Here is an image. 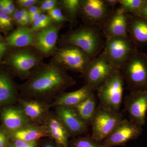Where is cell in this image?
I'll use <instances>...</instances> for the list:
<instances>
[{
    "instance_id": "6da1fadb",
    "label": "cell",
    "mask_w": 147,
    "mask_h": 147,
    "mask_svg": "<svg viewBox=\"0 0 147 147\" xmlns=\"http://www.w3.org/2000/svg\"><path fill=\"white\" fill-rule=\"evenodd\" d=\"M76 84L67 70L51 62H42L33 69L27 81L20 86V90L24 98L45 101L55 98Z\"/></svg>"
},
{
    "instance_id": "7a4b0ae2",
    "label": "cell",
    "mask_w": 147,
    "mask_h": 147,
    "mask_svg": "<svg viewBox=\"0 0 147 147\" xmlns=\"http://www.w3.org/2000/svg\"><path fill=\"white\" fill-rule=\"evenodd\" d=\"M102 32L96 27L84 24L62 35L59 46L72 45L83 50L92 60L102 52L105 40Z\"/></svg>"
},
{
    "instance_id": "3957f363",
    "label": "cell",
    "mask_w": 147,
    "mask_h": 147,
    "mask_svg": "<svg viewBox=\"0 0 147 147\" xmlns=\"http://www.w3.org/2000/svg\"><path fill=\"white\" fill-rule=\"evenodd\" d=\"M119 69L129 90H147V54L146 53L135 48Z\"/></svg>"
},
{
    "instance_id": "277c9868",
    "label": "cell",
    "mask_w": 147,
    "mask_h": 147,
    "mask_svg": "<svg viewBox=\"0 0 147 147\" xmlns=\"http://www.w3.org/2000/svg\"><path fill=\"white\" fill-rule=\"evenodd\" d=\"M124 83L120 69H115L96 90L99 100L98 107L111 112L119 113Z\"/></svg>"
},
{
    "instance_id": "5b68a950",
    "label": "cell",
    "mask_w": 147,
    "mask_h": 147,
    "mask_svg": "<svg viewBox=\"0 0 147 147\" xmlns=\"http://www.w3.org/2000/svg\"><path fill=\"white\" fill-rule=\"evenodd\" d=\"M50 62L67 70L84 73L92 59L86 53L76 46L62 45L52 56Z\"/></svg>"
},
{
    "instance_id": "8992f818",
    "label": "cell",
    "mask_w": 147,
    "mask_h": 147,
    "mask_svg": "<svg viewBox=\"0 0 147 147\" xmlns=\"http://www.w3.org/2000/svg\"><path fill=\"white\" fill-rule=\"evenodd\" d=\"M43 56L32 46L16 48L9 54L7 63L22 79H27L33 69L43 62Z\"/></svg>"
},
{
    "instance_id": "52a82bcc",
    "label": "cell",
    "mask_w": 147,
    "mask_h": 147,
    "mask_svg": "<svg viewBox=\"0 0 147 147\" xmlns=\"http://www.w3.org/2000/svg\"><path fill=\"white\" fill-rule=\"evenodd\" d=\"M123 119V116L120 112H111L98 106L91 124V136L97 142H102Z\"/></svg>"
},
{
    "instance_id": "ba28073f",
    "label": "cell",
    "mask_w": 147,
    "mask_h": 147,
    "mask_svg": "<svg viewBox=\"0 0 147 147\" xmlns=\"http://www.w3.org/2000/svg\"><path fill=\"white\" fill-rule=\"evenodd\" d=\"M115 69H117L111 64L102 51L96 58L92 60L81 76L85 81V84L95 91Z\"/></svg>"
},
{
    "instance_id": "9c48e42d",
    "label": "cell",
    "mask_w": 147,
    "mask_h": 147,
    "mask_svg": "<svg viewBox=\"0 0 147 147\" xmlns=\"http://www.w3.org/2000/svg\"><path fill=\"white\" fill-rule=\"evenodd\" d=\"M135 47L128 37H118L105 40L102 52L115 68L120 69Z\"/></svg>"
},
{
    "instance_id": "30bf717a",
    "label": "cell",
    "mask_w": 147,
    "mask_h": 147,
    "mask_svg": "<svg viewBox=\"0 0 147 147\" xmlns=\"http://www.w3.org/2000/svg\"><path fill=\"white\" fill-rule=\"evenodd\" d=\"M114 10L104 0H83L79 16L84 24L101 30Z\"/></svg>"
},
{
    "instance_id": "8fae6325",
    "label": "cell",
    "mask_w": 147,
    "mask_h": 147,
    "mask_svg": "<svg viewBox=\"0 0 147 147\" xmlns=\"http://www.w3.org/2000/svg\"><path fill=\"white\" fill-rule=\"evenodd\" d=\"M142 127L130 120L123 119L108 137L102 142L104 147L124 146L142 135Z\"/></svg>"
},
{
    "instance_id": "7c38bea8",
    "label": "cell",
    "mask_w": 147,
    "mask_h": 147,
    "mask_svg": "<svg viewBox=\"0 0 147 147\" xmlns=\"http://www.w3.org/2000/svg\"><path fill=\"white\" fill-rule=\"evenodd\" d=\"M124 103L129 120L139 126H144L147 113V90L130 92L125 98Z\"/></svg>"
},
{
    "instance_id": "4fadbf2b",
    "label": "cell",
    "mask_w": 147,
    "mask_h": 147,
    "mask_svg": "<svg viewBox=\"0 0 147 147\" xmlns=\"http://www.w3.org/2000/svg\"><path fill=\"white\" fill-rule=\"evenodd\" d=\"M64 24L53 23L50 26L34 32L33 47L43 57H47L53 55L57 47L59 33L63 27Z\"/></svg>"
},
{
    "instance_id": "5bb4252c",
    "label": "cell",
    "mask_w": 147,
    "mask_h": 147,
    "mask_svg": "<svg viewBox=\"0 0 147 147\" xmlns=\"http://www.w3.org/2000/svg\"><path fill=\"white\" fill-rule=\"evenodd\" d=\"M129 18V14L121 9H114L100 30L105 39L128 37Z\"/></svg>"
},
{
    "instance_id": "9a60e30c",
    "label": "cell",
    "mask_w": 147,
    "mask_h": 147,
    "mask_svg": "<svg viewBox=\"0 0 147 147\" xmlns=\"http://www.w3.org/2000/svg\"><path fill=\"white\" fill-rule=\"evenodd\" d=\"M55 113L71 136H80L85 134L88 125L82 120L74 108L56 106Z\"/></svg>"
},
{
    "instance_id": "2e32d148",
    "label": "cell",
    "mask_w": 147,
    "mask_h": 147,
    "mask_svg": "<svg viewBox=\"0 0 147 147\" xmlns=\"http://www.w3.org/2000/svg\"><path fill=\"white\" fill-rule=\"evenodd\" d=\"M20 107L32 124L42 125L49 113L50 104L45 101L23 98L20 99Z\"/></svg>"
},
{
    "instance_id": "e0dca14e",
    "label": "cell",
    "mask_w": 147,
    "mask_h": 147,
    "mask_svg": "<svg viewBox=\"0 0 147 147\" xmlns=\"http://www.w3.org/2000/svg\"><path fill=\"white\" fill-rule=\"evenodd\" d=\"M94 93V90L84 84L79 89L68 92H63L58 95L50 104V107L62 106L74 108Z\"/></svg>"
},
{
    "instance_id": "ac0fdd59",
    "label": "cell",
    "mask_w": 147,
    "mask_h": 147,
    "mask_svg": "<svg viewBox=\"0 0 147 147\" xmlns=\"http://www.w3.org/2000/svg\"><path fill=\"white\" fill-rule=\"evenodd\" d=\"M1 118L5 128L12 133L32 124L20 107L4 108L1 113Z\"/></svg>"
},
{
    "instance_id": "d6986e66",
    "label": "cell",
    "mask_w": 147,
    "mask_h": 147,
    "mask_svg": "<svg viewBox=\"0 0 147 147\" xmlns=\"http://www.w3.org/2000/svg\"><path fill=\"white\" fill-rule=\"evenodd\" d=\"M42 125L47 129L49 137L54 139L60 147H69L70 135L55 113L50 112Z\"/></svg>"
},
{
    "instance_id": "ffe728a7",
    "label": "cell",
    "mask_w": 147,
    "mask_h": 147,
    "mask_svg": "<svg viewBox=\"0 0 147 147\" xmlns=\"http://www.w3.org/2000/svg\"><path fill=\"white\" fill-rule=\"evenodd\" d=\"M128 35L135 47H147V20L129 14Z\"/></svg>"
},
{
    "instance_id": "44dd1931",
    "label": "cell",
    "mask_w": 147,
    "mask_h": 147,
    "mask_svg": "<svg viewBox=\"0 0 147 147\" xmlns=\"http://www.w3.org/2000/svg\"><path fill=\"white\" fill-rule=\"evenodd\" d=\"M34 32L30 26L19 27L9 35L5 38L8 47L16 48L33 46Z\"/></svg>"
},
{
    "instance_id": "7402d4cb",
    "label": "cell",
    "mask_w": 147,
    "mask_h": 147,
    "mask_svg": "<svg viewBox=\"0 0 147 147\" xmlns=\"http://www.w3.org/2000/svg\"><path fill=\"white\" fill-rule=\"evenodd\" d=\"M47 137H49V134L47 129L43 125H30L13 133L14 139L28 142L37 141Z\"/></svg>"
},
{
    "instance_id": "603a6c76",
    "label": "cell",
    "mask_w": 147,
    "mask_h": 147,
    "mask_svg": "<svg viewBox=\"0 0 147 147\" xmlns=\"http://www.w3.org/2000/svg\"><path fill=\"white\" fill-rule=\"evenodd\" d=\"M16 97L17 90L10 76L0 73V106L14 102Z\"/></svg>"
},
{
    "instance_id": "cb8c5ba5",
    "label": "cell",
    "mask_w": 147,
    "mask_h": 147,
    "mask_svg": "<svg viewBox=\"0 0 147 147\" xmlns=\"http://www.w3.org/2000/svg\"><path fill=\"white\" fill-rule=\"evenodd\" d=\"M96 98L94 93L74 108L80 117L88 125H91L96 113Z\"/></svg>"
},
{
    "instance_id": "d4e9b609",
    "label": "cell",
    "mask_w": 147,
    "mask_h": 147,
    "mask_svg": "<svg viewBox=\"0 0 147 147\" xmlns=\"http://www.w3.org/2000/svg\"><path fill=\"white\" fill-rule=\"evenodd\" d=\"M83 0H60L58 6L67 18L71 26L77 24Z\"/></svg>"
},
{
    "instance_id": "484cf974",
    "label": "cell",
    "mask_w": 147,
    "mask_h": 147,
    "mask_svg": "<svg viewBox=\"0 0 147 147\" xmlns=\"http://www.w3.org/2000/svg\"><path fill=\"white\" fill-rule=\"evenodd\" d=\"M147 0H119V7L125 13L134 16H139Z\"/></svg>"
},
{
    "instance_id": "4316f807",
    "label": "cell",
    "mask_w": 147,
    "mask_h": 147,
    "mask_svg": "<svg viewBox=\"0 0 147 147\" xmlns=\"http://www.w3.org/2000/svg\"><path fill=\"white\" fill-rule=\"evenodd\" d=\"M71 147H104L102 142H97L90 136H79L71 140Z\"/></svg>"
},
{
    "instance_id": "83f0119b",
    "label": "cell",
    "mask_w": 147,
    "mask_h": 147,
    "mask_svg": "<svg viewBox=\"0 0 147 147\" xmlns=\"http://www.w3.org/2000/svg\"><path fill=\"white\" fill-rule=\"evenodd\" d=\"M54 23L47 13H42L39 18L30 25V27L34 32L48 27Z\"/></svg>"
},
{
    "instance_id": "f1b7e54d",
    "label": "cell",
    "mask_w": 147,
    "mask_h": 147,
    "mask_svg": "<svg viewBox=\"0 0 147 147\" xmlns=\"http://www.w3.org/2000/svg\"><path fill=\"white\" fill-rule=\"evenodd\" d=\"M12 16H9L3 10H0V31L7 34L13 28Z\"/></svg>"
},
{
    "instance_id": "f546056e",
    "label": "cell",
    "mask_w": 147,
    "mask_h": 147,
    "mask_svg": "<svg viewBox=\"0 0 147 147\" xmlns=\"http://www.w3.org/2000/svg\"><path fill=\"white\" fill-rule=\"evenodd\" d=\"M54 23L59 24H64L66 22H68L67 18L64 15L61 9L57 6L52 10L46 12Z\"/></svg>"
},
{
    "instance_id": "4dcf8cb0",
    "label": "cell",
    "mask_w": 147,
    "mask_h": 147,
    "mask_svg": "<svg viewBox=\"0 0 147 147\" xmlns=\"http://www.w3.org/2000/svg\"><path fill=\"white\" fill-rule=\"evenodd\" d=\"M58 3V0H40L37 5L39 7L42 13H45L57 7Z\"/></svg>"
},
{
    "instance_id": "1f68e13d",
    "label": "cell",
    "mask_w": 147,
    "mask_h": 147,
    "mask_svg": "<svg viewBox=\"0 0 147 147\" xmlns=\"http://www.w3.org/2000/svg\"><path fill=\"white\" fill-rule=\"evenodd\" d=\"M40 0H17L15 3L18 8L28 9L32 6L37 5Z\"/></svg>"
},
{
    "instance_id": "d6a6232c",
    "label": "cell",
    "mask_w": 147,
    "mask_h": 147,
    "mask_svg": "<svg viewBox=\"0 0 147 147\" xmlns=\"http://www.w3.org/2000/svg\"><path fill=\"white\" fill-rule=\"evenodd\" d=\"M13 23L19 27H24V16L19 8L16 9L12 16Z\"/></svg>"
},
{
    "instance_id": "836d02e7",
    "label": "cell",
    "mask_w": 147,
    "mask_h": 147,
    "mask_svg": "<svg viewBox=\"0 0 147 147\" xmlns=\"http://www.w3.org/2000/svg\"><path fill=\"white\" fill-rule=\"evenodd\" d=\"M37 141L28 142L20 139H14L12 147H36Z\"/></svg>"
},
{
    "instance_id": "e575fe53",
    "label": "cell",
    "mask_w": 147,
    "mask_h": 147,
    "mask_svg": "<svg viewBox=\"0 0 147 147\" xmlns=\"http://www.w3.org/2000/svg\"><path fill=\"white\" fill-rule=\"evenodd\" d=\"M7 142V137L4 131L0 130V147H5Z\"/></svg>"
},
{
    "instance_id": "d590c367",
    "label": "cell",
    "mask_w": 147,
    "mask_h": 147,
    "mask_svg": "<svg viewBox=\"0 0 147 147\" xmlns=\"http://www.w3.org/2000/svg\"><path fill=\"white\" fill-rule=\"evenodd\" d=\"M4 1L5 4L7 7L8 8L13 15V13H14L16 9L15 7V4L14 3V2L13 1H11V0H4Z\"/></svg>"
},
{
    "instance_id": "8d00e7d4",
    "label": "cell",
    "mask_w": 147,
    "mask_h": 147,
    "mask_svg": "<svg viewBox=\"0 0 147 147\" xmlns=\"http://www.w3.org/2000/svg\"><path fill=\"white\" fill-rule=\"evenodd\" d=\"M8 49V46L5 42H0V60L5 54Z\"/></svg>"
},
{
    "instance_id": "74e56055",
    "label": "cell",
    "mask_w": 147,
    "mask_h": 147,
    "mask_svg": "<svg viewBox=\"0 0 147 147\" xmlns=\"http://www.w3.org/2000/svg\"><path fill=\"white\" fill-rule=\"evenodd\" d=\"M28 11L29 15L38 13H43L37 5L32 6L28 9Z\"/></svg>"
},
{
    "instance_id": "f35d334b",
    "label": "cell",
    "mask_w": 147,
    "mask_h": 147,
    "mask_svg": "<svg viewBox=\"0 0 147 147\" xmlns=\"http://www.w3.org/2000/svg\"><path fill=\"white\" fill-rule=\"evenodd\" d=\"M106 4L111 9H114L116 5L119 4V0H104Z\"/></svg>"
},
{
    "instance_id": "ab89813d",
    "label": "cell",
    "mask_w": 147,
    "mask_h": 147,
    "mask_svg": "<svg viewBox=\"0 0 147 147\" xmlns=\"http://www.w3.org/2000/svg\"><path fill=\"white\" fill-rule=\"evenodd\" d=\"M139 16L143 17L147 20V1L142 7Z\"/></svg>"
},
{
    "instance_id": "60d3db41",
    "label": "cell",
    "mask_w": 147,
    "mask_h": 147,
    "mask_svg": "<svg viewBox=\"0 0 147 147\" xmlns=\"http://www.w3.org/2000/svg\"><path fill=\"white\" fill-rule=\"evenodd\" d=\"M42 13H34V14H30L29 15L30 18V25L36 21L38 18H39L41 14Z\"/></svg>"
},
{
    "instance_id": "b9f144b4",
    "label": "cell",
    "mask_w": 147,
    "mask_h": 147,
    "mask_svg": "<svg viewBox=\"0 0 147 147\" xmlns=\"http://www.w3.org/2000/svg\"><path fill=\"white\" fill-rule=\"evenodd\" d=\"M20 11L23 14L24 17H26L27 16H29V13L27 9L25 8H19Z\"/></svg>"
},
{
    "instance_id": "7bdbcfd3",
    "label": "cell",
    "mask_w": 147,
    "mask_h": 147,
    "mask_svg": "<svg viewBox=\"0 0 147 147\" xmlns=\"http://www.w3.org/2000/svg\"><path fill=\"white\" fill-rule=\"evenodd\" d=\"M5 3L4 0L0 1V10L3 11L4 9Z\"/></svg>"
},
{
    "instance_id": "ee69618b",
    "label": "cell",
    "mask_w": 147,
    "mask_h": 147,
    "mask_svg": "<svg viewBox=\"0 0 147 147\" xmlns=\"http://www.w3.org/2000/svg\"><path fill=\"white\" fill-rule=\"evenodd\" d=\"M44 147H55L53 145L51 144H47L45 145L44 146Z\"/></svg>"
},
{
    "instance_id": "f6af8a7d",
    "label": "cell",
    "mask_w": 147,
    "mask_h": 147,
    "mask_svg": "<svg viewBox=\"0 0 147 147\" xmlns=\"http://www.w3.org/2000/svg\"><path fill=\"white\" fill-rule=\"evenodd\" d=\"M3 37L0 34V42H3L2 41Z\"/></svg>"
}]
</instances>
